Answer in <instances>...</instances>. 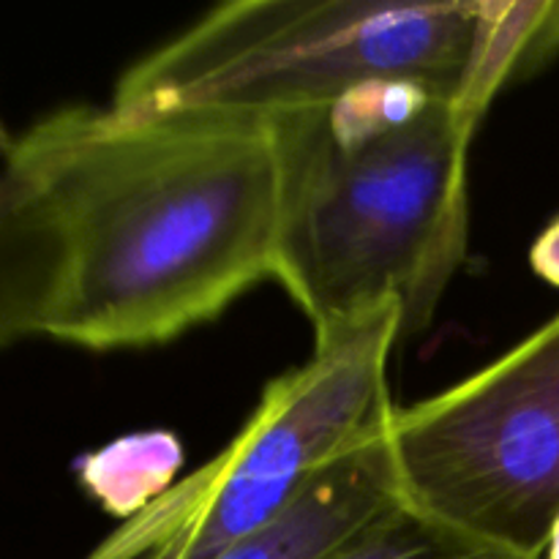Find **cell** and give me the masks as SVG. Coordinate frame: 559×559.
Here are the masks:
<instances>
[{
	"instance_id": "cell-1",
	"label": "cell",
	"mask_w": 559,
	"mask_h": 559,
	"mask_svg": "<svg viewBox=\"0 0 559 559\" xmlns=\"http://www.w3.org/2000/svg\"><path fill=\"white\" fill-rule=\"evenodd\" d=\"M5 164L41 191L63 235L44 336L96 353L156 347L276 276V120L66 107L16 136Z\"/></svg>"
},
{
	"instance_id": "cell-2",
	"label": "cell",
	"mask_w": 559,
	"mask_h": 559,
	"mask_svg": "<svg viewBox=\"0 0 559 559\" xmlns=\"http://www.w3.org/2000/svg\"><path fill=\"white\" fill-rule=\"evenodd\" d=\"M284 211L276 276L314 336L385 309L420 333L467 251L478 126L442 93L366 87L278 118Z\"/></svg>"
},
{
	"instance_id": "cell-3",
	"label": "cell",
	"mask_w": 559,
	"mask_h": 559,
	"mask_svg": "<svg viewBox=\"0 0 559 559\" xmlns=\"http://www.w3.org/2000/svg\"><path fill=\"white\" fill-rule=\"evenodd\" d=\"M480 25L484 0H235L136 60L109 109L278 120L388 82L456 102Z\"/></svg>"
},
{
	"instance_id": "cell-4",
	"label": "cell",
	"mask_w": 559,
	"mask_h": 559,
	"mask_svg": "<svg viewBox=\"0 0 559 559\" xmlns=\"http://www.w3.org/2000/svg\"><path fill=\"white\" fill-rule=\"evenodd\" d=\"M402 322V311L385 309L314 336L311 358L267 382L222 453L85 559H218L276 522L311 478L388 424Z\"/></svg>"
},
{
	"instance_id": "cell-5",
	"label": "cell",
	"mask_w": 559,
	"mask_h": 559,
	"mask_svg": "<svg viewBox=\"0 0 559 559\" xmlns=\"http://www.w3.org/2000/svg\"><path fill=\"white\" fill-rule=\"evenodd\" d=\"M399 497L469 538L544 559L559 522V314L385 426Z\"/></svg>"
},
{
	"instance_id": "cell-6",
	"label": "cell",
	"mask_w": 559,
	"mask_h": 559,
	"mask_svg": "<svg viewBox=\"0 0 559 559\" xmlns=\"http://www.w3.org/2000/svg\"><path fill=\"white\" fill-rule=\"evenodd\" d=\"M388 426V424H385ZM385 426L328 464L293 506L218 559H328L399 500Z\"/></svg>"
},
{
	"instance_id": "cell-7",
	"label": "cell",
	"mask_w": 559,
	"mask_h": 559,
	"mask_svg": "<svg viewBox=\"0 0 559 559\" xmlns=\"http://www.w3.org/2000/svg\"><path fill=\"white\" fill-rule=\"evenodd\" d=\"M63 235L41 191L0 167V353L44 336L63 278Z\"/></svg>"
},
{
	"instance_id": "cell-8",
	"label": "cell",
	"mask_w": 559,
	"mask_h": 559,
	"mask_svg": "<svg viewBox=\"0 0 559 559\" xmlns=\"http://www.w3.org/2000/svg\"><path fill=\"white\" fill-rule=\"evenodd\" d=\"M559 52V0H484L478 49L456 107L480 126L491 102Z\"/></svg>"
},
{
	"instance_id": "cell-9",
	"label": "cell",
	"mask_w": 559,
	"mask_h": 559,
	"mask_svg": "<svg viewBox=\"0 0 559 559\" xmlns=\"http://www.w3.org/2000/svg\"><path fill=\"white\" fill-rule=\"evenodd\" d=\"M328 559H538L469 538L399 497Z\"/></svg>"
},
{
	"instance_id": "cell-10",
	"label": "cell",
	"mask_w": 559,
	"mask_h": 559,
	"mask_svg": "<svg viewBox=\"0 0 559 559\" xmlns=\"http://www.w3.org/2000/svg\"><path fill=\"white\" fill-rule=\"evenodd\" d=\"M180 464L169 435H136L112 442L80 464V480L107 511L134 516L167 491Z\"/></svg>"
},
{
	"instance_id": "cell-11",
	"label": "cell",
	"mask_w": 559,
	"mask_h": 559,
	"mask_svg": "<svg viewBox=\"0 0 559 559\" xmlns=\"http://www.w3.org/2000/svg\"><path fill=\"white\" fill-rule=\"evenodd\" d=\"M530 262L546 284L559 289V216L538 235L530 251Z\"/></svg>"
},
{
	"instance_id": "cell-12",
	"label": "cell",
	"mask_w": 559,
	"mask_h": 559,
	"mask_svg": "<svg viewBox=\"0 0 559 559\" xmlns=\"http://www.w3.org/2000/svg\"><path fill=\"white\" fill-rule=\"evenodd\" d=\"M14 142H16V136H11L9 129L3 126V120H0V164L9 162L11 151H14Z\"/></svg>"
},
{
	"instance_id": "cell-13",
	"label": "cell",
	"mask_w": 559,
	"mask_h": 559,
	"mask_svg": "<svg viewBox=\"0 0 559 559\" xmlns=\"http://www.w3.org/2000/svg\"><path fill=\"white\" fill-rule=\"evenodd\" d=\"M544 559H559V522H557L555 533H551V538H549V546H546V551H544Z\"/></svg>"
}]
</instances>
